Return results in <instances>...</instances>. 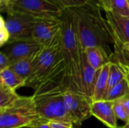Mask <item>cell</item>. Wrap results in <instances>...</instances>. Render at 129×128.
<instances>
[{
  "label": "cell",
  "instance_id": "d6a6232c",
  "mask_svg": "<svg viewBox=\"0 0 129 128\" xmlns=\"http://www.w3.org/2000/svg\"><path fill=\"white\" fill-rule=\"evenodd\" d=\"M123 127L124 128H129V123H127V124H125L124 126H123Z\"/></svg>",
  "mask_w": 129,
  "mask_h": 128
},
{
  "label": "cell",
  "instance_id": "8992f818",
  "mask_svg": "<svg viewBox=\"0 0 129 128\" xmlns=\"http://www.w3.org/2000/svg\"><path fill=\"white\" fill-rule=\"evenodd\" d=\"M65 9L48 0H12L4 13H16L35 18H60Z\"/></svg>",
  "mask_w": 129,
  "mask_h": 128
},
{
  "label": "cell",
  "instance_id": "8fae6325",
  "mask_svg": "<svg viewBox=\"0 0 129 128\" xmlns=\"http://www.w3.org/2000/svg\"><path fill=\"white\" fill-rule=\"evenodd\" d=\"M106 19L112 32L115 47H120L129 41V17L111 12H105ZM114 50V49H113Z\"/></svg>",
  "mask_w": 129,
  "mask_h": 128
},
{
  "label": "cell",
  "instance_id": "ba28073f",
  "mask_svg": "<svg viewBox=\"0 0 129 128\" xmlns=\"http://www.w3.org/2000/svg\"><path fill=\"white\" fill-rule=\"evenodd\" d=\"M65 107L75 120L77 128H80L83 121L92 116L91 102L84 95L67 90L63 94Z\"/></svg>",
  "mask_w": 129,
  "mask_h": 128
},
{
  "label": "cell",
  "instance_id": "3957f363",
  "mask_svg": "<svg viewBox=\"0 0 129 128\" xmlns=\"http://www.w3.org/2000/svg\"><path fill=\"white\" fill-rule=\"evenodd\" d=\"M76 14L82 48H99L110 58L113 57L114 39L106 18L101 14L100 6L90 3L72 8Z\"/></svg>",
  "mask_w": 129,
  "mask_h": 128
},
{
  "label": "cell",
  "instance_id": "2e32d148",
  "mask_svg": "<svg viewBox=\"0 0 129 128\" xmlns=\"http://www.w3.org/2000/svg\"><path fill=\"white\" fill-rule=\"evenodd\" d=\"M85 53L88 63L95 69H100L104 65L111 62L108 55L99 48H88Z\"/></svg>",
  "mask_w": 129,
  "mask_h": 128
},
{
  "label": "cell",
  "instance_id": "ac0fdd59",
  "mask_svg": "<svg viewBox=\"0 0 129 128\" xmlns=\"http://www.w3.org/2000/svg\"><path fill=\"white\" fill-rule=\"evenodd\" d=\"M26 81L18 76L11 68L0 71V84L16 91V89L25 87Z\"/></svg>",
  "mask_w": 129,
  "mask_h": 128
},
{
  "label": "cell",
  "instance_id": "5bb4252c",
  "mask_svg": "<svg viewBox=\"0 0 129 128\" xmlns=\"http://www.w3.org/2000/svg\"><path fill=\"white\" fill-rule=\"evenodd\" d=\"M40 51L29 57L14 63L10 68L18 76H20L22 79H23L26 81L31 75L36 67Z\"/></svg>",
  "mask_w": 129,
  "mask_h": 128
},
{
  "label": "cell",
  "instance_id": "f546056e",
  "mask_svg": "<svg viewBox=\"0 0 129 128\" xmlns=\"http://www.w3.org/2000/svg\"><path fill=\"white\" fill-rule=\"evenodd\" d=\"M121 64V63H120ZM122 68H123V70L125 72V79L127 80L128 83L129 84V66H125L123 64H121Z\"/></svg>",
  "mask_w": 129,
  "mask_h": 128
},
{
  "label": "cell",
  "instance_id": "f1b7e54d",
  "mask_svg": "<svg viewBox=\"0 0 129 128\" xmlns=\"http://www.w3.org/2000/svg\"><path fill=\"white\" fill-rule=\"evenodd\" d=\"M120 100H121L122 103H123L125 108L126 109V110L128 111V112L129 113V95L123 97V98H122V99H120Z\"/></svg>",
  "mask_w": 129,
  "mask_h": 128
},
{
  "label": "cell",
  "instance_id": "52a82bcc",
  "mask_svg": "<svg viewBox=\"0 0 129 128\" xmlns=\"http://www.w3.org/2000/svg\"><path fill=\"white\" fill-rule=\"evenodd\" d=\"M39 18L30 16L10 13L6 14L5 25L9 32L10 42L32 40L34 26Z\"/></svg>",
  "mask_w": 129,
  "mask_h": 128
},
{
  "label": "cell",
  "instance_id": "30bf717a",
  "mask_svg": "<svg viewBox=\"0 0 129 128\" xmlns=\"http://www.w3.org/2000/svg\"><path fill=\"white\" fill-rule=\"evenodd\" d=\"M42 48V45L32 39L8 43L2 48L1 51L3 52L14 63L17 61L33 56L39 52Z\"/></svg>",
  "mask_w": 129,
  "mask_h": 128
},
{
  "label": "cell",
  "instance_id": "6da1fadb",
  "mask_svg": "<svg viewBox=\"0 0 129 128\" xmlns=\"http://www.w3.org/2000/svg\"><path fill=\"white\" fill-rule=\"evenodd\" d=\"M67 90L63 63L38 84L32 97L42 118L48 121L71 123L77 128L75 120L65 107L63 94Z\"/></svg>",
  "mask_w": 129,
  "mask_h": 128
},
{
  "label": "cell",
  "instance_id": "4fadbf2b",
  "mask_svg": "<svg viewBox=\"0 0 129 128\" xmlns=\"http://www.w3.org/2000/svg\"><path fill=\"white\" fill-rule=\"evenodd\" d=\"M99 69L93 68L88 62L85 51L82 54V72L81 82L84 95L92 103L94 93L95 84L98 78Z\"/></svg>",
  "mask_w": 129,
  "mask_h": 128
},
{
  "label": "cell",
  "instance_id": "9a60e30c",
  "mask_svg": "<svg viewBox=\"0 0 129 128\" xmlns=\"http://www.w3.org/2000/svg\"><path fill=\"white\" fill-rule=\"evenodd\" d=\"M110 66V62L107 63L99 69L96 84H95L92 103L94 101L104 100L105 99V97L107 93Z\"/></svg>",
  "mask_w": 129,
  "mask_h": 128
},
{
  "label": "cell",
  "instance_id": "5b68a950",
  "mask_svg": "<svg viewBox=\"0 0 129 128\" xmlns=\"http://www.w3.org/2000/svg\"><path fill=\"white\" fill-rule=\"evenodd\" d=\"M63 63L60 32L49 43L42 46L36 67L31 75L26 81L25 87L32 88L34 90L41 81Z\"/></svg>",
  "mask_w": 129,
  "mask_h": 128
},
{
  "label": "cell",
  "instance_id": "cb8c5ba5",
  "mask_svg": "<svg viewBox=\"0 0 129 128\" xmlns=\"http://www.w3.org/2000/svg\"><path fill=\"white\" fill-rule=\"evenodd\" d=\"M48 1L63 9L75 8L85 5L86 3H89L88 0H48Z\"/></svg>",
  "mask_w": 129,
  "mask_h": 128
},
{
  "label": "cell",
  "instance_id": "7402d4cb",
  "mask_svg": "<svg viewBox=\"0 0 129 128\" xmlns=\"http://www.w3.org/2000/svg\"><path fill=\"white\" fill-rule=\"evenodd\" d=\"M112 61L129 66V41L120 47H115Z\"/></svg>",
  "mask_w": 129,
  "mask_h": 128
},
{
  "label": "cell",
  "instance_id": "484cf974",
  "mask_svg": "<svg viewBox=\"0 0 129 128\" xmlns=\"http://www.w3.org/2000/svg\"><path fill=\"white\" fill-rule=\"evenodd\" d=\"M12 61L3 53L0 52V71L5 69L7 68H10L12 66Z\"/></svg>",
  "mask_w": 129,
  "mask_h": 128
},
{
  "label": "cell",
  "instance_id": "e0dca14e",
  "mask_svg": "<svg viewBox=\"0 0 129 128\" xmlns=\"http://www.w3.org/2000/svg\"><path fill=\"white\" fill-rule=\"evenodd\" d=\"M99 6L105 12L129 17V4L127 0H99Z\"/></svg>",
  "mask_w": 129,
  "mask_h": 128
},
{
  "label": "cell",
  "instance_id": "9c48e42d",
  "mask_svg": "<svg viewBox=\"0 0 129 128\" xmlns=\"http://www.w3.org/2000/svg\"><path fill=\"white\" fill-rule=\"evenodd\" d=\"M61 27V18L39 19L33 29V39L42 46L45 45L60 32Z\"/></svg>",
  "mask_w": 129,
  "mask_h": 128
},
{
  "label": "cell",
  "instance_id": "d6986e66",
  "mask_svg": "<svg viewBox=\"0 0 129 128\" xmlns=\"http://www.w3.org/2000/svg\"><path fill=\"white\" fill-rule=\"evenodd\" d=\"M125 78V75L122 65L119 63L111 61L110 66L109 78H108L107 92L113 87H114L115 85L123 81Z\"/></svg>",
  "mask_w": 129,
  "mask_h": 128
},
{
  "label": "cell",
  "instance_id": "d4e9b609",
  "mask_svg": "<svg viewBox=\"0 0 129 128\" xmlns=\"http://www.w3.org/2000/svg\"><path fill=\"white\" fill-rule=\"evenodd\" d=\"M10 38L9 32L5 25V18L2 15L0 17V46L2 48L8 43Z\"/></svg>",
  "mask_w": 129,
  "mask_h": 128
},
{
  "label": "cell",
  "instance_id": "ffe728a7",
  "mask_svg": "<svg viewBox=\"0 0 129 128\" xmlns=\"http://www.w3.org/2000/svg\"><path fill=\"white\" fill-rule=\"evenodd\" d=\"M128 95H129V84L127 80L125 78L123 81L109 90L104 100L114 102Z\"/></svg>",
  "mask_w": 129,
  "mask_h": 128
},
{
  "label": "cell",
  "instance_id": "83f0119b",
  "mask_svg": "<svg viewBox=\"0 0 129 128\" xmlns=\"http://www.w3.org/2000/svg\"><path fill=\"white\" fill-rule=\"evenodd\" d=\"M11 1L12 0H0V10L2 13H4Z\"/></svg>",
  "mask_w": 129,
  "mask_h": 128
},
{
  "label": "cell",
  "instance_id": "836d02e7",
  "mask_svg": "<svg viewBox=\"0 0 129 128\" xmlns=\"http://www.w3.org/2000/svg\"><path fill=\"white\" fill-rule=\"evenodd\" d=\"M118 128H124V127H123V126H122V127H118Z\"/></svg>",
  "mask_w": 129,
  "mask_h": 128
},
{
  "label": "cell",
  "instance_id": "277c9868",
  "mask_svg": "<svg viewBox=\"0 0 129 128\" xmlns=\"http://www.w3.org/2000/svg\"><path fill=\"white\" fill-rule=\"evenodd\" d=\"M46 121L38 112L32 96H20L12 106L0 109V128H35Z\"/></svg>",
  "mask_w": 129,
  "mask_h": 128
},
{
  "label": "cell",
  "instance_id": "603a6c76",
  "mask_svg": "<svg viewBox=\"0 0 129 128\" xmlns=\"http://www.w3.org/2000/svg\"><path fill=\"white\" fill-rule=\"evenodd\" d=\"M113 109L117 119L124 121L125 124L129 123V113L125 108L121 100L113 102Z\"/></svg>",
  "mask_w": 129,
  "mask_h": 128
},
{
  "label": "cell",
  "instance_id": "e575fe53",
  "mask_svg": "<svg viewBox=\"0 0 129 128\" xmlns=\"http://www.w3.org/2000/svg\"><path fill=\"white\" fill-rule=\"evenodd\" d=\"M128 1V4H129V0H127Z\"/></svg>",
  "mask_w": 129,
  "mask_h": 128
},
{
  "label": "cell",
  "instance_id": "7c38bea8",
  "mask_svg": "<svg viewBox=\"0 0 129 128\" xmlns=\"http://www.w3.org/2000/svg\"><path fill=\"white\" fill-rule=\"evenodd\" d=\"M91 115L109 128H118L117 118L113 109V102L94 101L91 103Z\"/></svg>",
  "mask_w": 129,
  "mask_h": 128
},
{
  "label": "cell",
  "instance_id": "7a4b0ae2",
  "mask_svg": "<svg viewBox=\"0 0 129 128\" xmlns=\"http://www.w3.org/2000/svg\"><path fill=\"white\" fill-rule=\"evenodd\" d=\"M60 18V46L67 88L68 91L84 95L81 82L82 58L84 51L80 41L78 18L72 8L65 9Z\"/></svg>",
  "mask_w": 129,
  "mask_h": 128
},
{
  "label": "cell",
  "instance_id": "1f68e13d",
  "mask_svg": "<svg viewBox=\"0 0 129 128\" xmlns=\"http://www.w3.org/2000/svg\"><path fill=\"white\" fill-rule=\"evenodd\" d=\"M88 2L94 6H99V0H88Z\"/></svg>",
  "mask_w": 129,
  "mask_h": 128
},
{
  "label": "cell",
  "instance_id": "4dcf8cb0",
  "mask_svg": "<svg viewBox=\"0 0 129 128\" xmlns=\"http://www.w3.org/2000/svg\"><path fill=\"white\" fill-rule=\"evenodd\" d=\"M35 128H50V124H49V121H46L44 122L41 124H39V126L36 127Z\"/></svg>",
  "mask_w": 129,
  "mask_h": 128
},
{
  "label": "cell",
  "instance_id": "4316f807",
  "mask_svg": "<svg viewBox=\"0 0 129 128\" xmlns=\"http://www.w3.org/2000/svg\"><path fill=\"white\" fill-rule=\"evenodd\" d=\"M50 128H76L71 123L60 122V121H49Z\"/></svg>",
  "mask_w": 129,
  "mask_h": 128
},
{
  "label": "cell",
  "instance_id": "44dd1931",
  "mask_svg": "<svg viewBox=\"0 0 129 128\" xmlns=\"http://www.w3.org/2000/svg\"><path fill=\"white\" fill-rule=\"evenodd\" d=\"M20 97L14 90L0 84V109L10 107Z\"/></svg>",
  "mask_w": 129,
  "mask_h": 128
}]
</instances>
